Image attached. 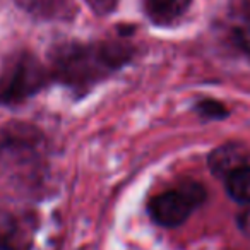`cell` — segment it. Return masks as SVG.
<instances>
[{
    "label": "cell",
    "instance_id": "obj_1",
    "mask_svg": "<svg viewBox=\"0 0 250 250\" xmlns=\"http://www.w3.org/2000/svg\"><path fill=\"white\" fill-rule=\"evenodd\" d=\"M206 201V190L197 182L185 180L178 188L167 190L149 202V214L158 225L173 228L187 221L197 206Z\"/></svg>",
    "mask_w": 250,
    "mask_h": 250
},
{
    "label": "cell",
    "instance_id": "obj_2",
    "mask_svg": "<svg viewBox=\"0 0 250 250\" xmlns=\"http://www.w3.org/2000/svg\"><path fill=\"white\" fill-rule=\"evenodd\" d=\"M247 161H249V151L236 143L223 144L209 154V168L219 178H226L231 171L245 167Z\"/></svg>",
    "mask_w": 250,
    "mask_h": 250
},
{
    "label": "cell",
    "instance_id": "obj_3",
    "mask_svg": "<svg viewBox=\"0 0 250 250\" xmlns=\"http://www.w3.org/2000/svg\"><path fill=\"white\" fill-rule=\"evenodd\" d=\"M192 0H146V11L151 21L170 24L185 14Z\"/></svg>",
    "mask_w": 250,
    "mask_h": 250
},
{
    "label": "cell",
    "instance_id": "obj_4",
    "mask_svg": "<svg viewBox=\"0 0 250 250\" xmlns=\"http://www.w3.org/2000/svg\"><path fill=\"white\" fill-rule=\"evenodd\" d=\"M226 180V192L238 204H250V167L238 168L231 171Z\"/></svg>",
    "mask_w": 250,
    "mask_h": 250
},
{
    "label": "cell",
    "instance_id": "obj_5",
    "mask_svg": "<svg viewBox=\"0 0 250 250\" xmlns=\"http://www.w3.org/2000/svg\"><path fill=\"white\" fill-rule=\"evenodd\" d=\"M195 110L197 113H201L204 118H211V120H221L228 115L225 104H221L219 101L214 100H202L195 104Z\"/></svg>",
    "mask_w": 250,
    "mask_h": 250
},
{
    "label": "cell",
    "instance_id": "obj_6",
    "mask_svg": "<svg viewBox=\"0 0 250 250\" xmlns=\"http://www.w3.org/2000/svg\"><path fill=\"white\" fill-rule=\"evenodd\" d=\"M235 42L240 48L250 53V18L243 19L235 28Z\"/></svg>",
    "mask_w": 250,
    "mask_h": 250
},
{
    "label": "cell",
    "instance_id": "obj_7",
    "mask_svg": "<svg viewBox=\"0 0 250 250\" xmlns=\"http://www.w3.org/2000/svg\"><path fill=\"white\" fill-rule=\"evenodd\" d=\"M240 226H242L243 231L250 233V209L240 216Z\"/></svg>",
    "mask_w": 250,
    "mask_h": 250
},
{
    "label": "cell",
    "instance_id": "obj_8",
    "mask_svg": "<svg viewBox=\"0 0 250 250\" xmlns=\"http://www.w3.org/2000/svg\"><path fill=\"white\" fill-rule=\"evenodd\" d=\"M0 250H14L11 245H7V243H4V242H0Z\"/></svg>",
    "mask_w": 250,
    "mask_h": 250
}]
</instances>
